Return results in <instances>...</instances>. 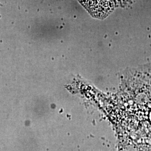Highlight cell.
Masks as SVG:
<instances>
[{
	"label": "cell",
	"mask_w": 151,
	"mask_h": 151,
	"mask_svg": "<svg viewBox=\"0 0 151 151\" xmlns=\"http://www.w3.org/2000/svg\"><path fill=\"white\" fill-rule=\"evenodd\" d=\"M93 17L103 19L114 11L115 0H78Z\"/></svg>",
	"instance_id": "cell-1"
},
{
	"label": "cell",
	"mask_w": 151,
	"mask_h": 151,
	"mask_svg": "<svg viewBox=\"0 0 151 151\" xmlns=\"http://www.w3.org/2000/svg\"><path fill=\"white\" fill-rule=\"evenodd\" d=\"M142 77L145 81L151 84V67L144 70V72L142 73Z\"/></svg>",
	"instance_id": "cell-2"
}]
</instances>
